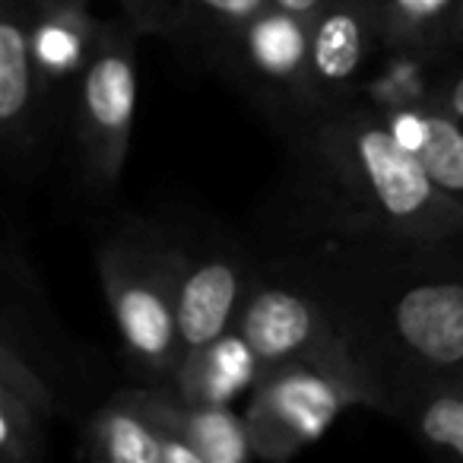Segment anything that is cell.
Segmentation results:
<instances>
[{"mask_svg":"<svg viewBox=\"0 0 463 463\" xmlns=\"http://www.w3.org/2000/svg\"><path fill=\"white\" fill-rule=\"evenodd\" d=\"M362 245L317 270L372 406L397 416L416 393L463 378V248Z\"/></svg>","mask_w":463,"mask_h":463,"instance_id":"cell-1","label":"cell"},{"mask_svg":"<svg viewBox=\"0 0 463 463\" xmlns=\"http://www.w3.org/2000/svg\"><path fill=\"white\" fill-rule=\"evenodd\" d=\"M317 213L353 241L463 248V210L393 137L378 109L343 102L289 128Z\"/></svg>","mask_w":463,"mask_h":463,"instance_id":"cell-2","label":"cell"},{"mask_svg":"<svg viewBox=\"0 0 463 463\" xmlns=\"http://www.w3.org/2000/svg\"><path fill=\"white\" fill-rule=\"evenodd\" d=\"M175 258L172 232L137 216L121 219L96 254L124 359L140 384H168L181 359Z\"/></svg>","mask_w":463,"mask_h":463,"instance_id":"cell-3","label":"cell"},{"mask_svg":"<svg viewBox=\"0 0 463 463\" xmlns=\"http://www.w3.org/2000/svg\"><path fill=\"white\" fill-rule=\"evenodd\" d=\"M349 406H372V387L353 355L267 368L245 406L254 450L260 460H289L321 441Z\"/></svg>","mask_w":463,"mask_h":463,"instance_id":"cell-4","label":"cell"},{"mask_svg":"<svg viewBox=\"0 0 463 463\" xmlns=\"http://www.w3.org/2000/svg\"><path fill=\"white\" fill-rule=\"evenodd\" d=\"M137 29L105 23L99 45L71 96V137L80 178L105 200L128 165L137 115Z\"/></svg>","mask_w":463,"mask_h":463,"instance_id":"cell-5","label":"cell"},{"mask_svg":"<svg viewBox=\"0 0 463 463\" xmlns=\"http://www.w3.org/2000/svg\"><path fill=\"white\" fill-rule=\"evenodd\" d=\"M235 330L245 336L264 372L296 359L353 355L321 270L302 260L254 270Z\"/></svg>","mask_w":463,"mask_h":463,"instance_id":"cell-6","label":"cell"},{"mask_svg":"<svg viewBox=\"0 0 463 463\" xmlns=\"http://www.w3.org/2000/svg\"><path fill=\"white\" fill-rule=\"evenodd\" d=\"M213 54L258 109L286 128L321 109L311 77V20L305 16L270 4L219 42Z\"/></svg>","mask_w":463,"mask_h":463,"instance_id":"cell-7","label":"cell"},{"mask_svg":"<svg viewBox=\"0 0 463 463\" xmlns=\"http://www.w3.org/2000/svg\"><path fill=\"white\" fill-rule=\"evenodd\" d=\"M175 308L181 353L210 346L235 330L258 264L222 239L175 235Z\"/></svg>","mask_w":463,"mask_h":463,"instance_id":"cell-8","label":"cell"},{"mask_svg":"<svg viewBox=\"0 0 463 463\" xmlns=\"http://www.w3.org/2000/svg\"><path fill=\"white\" fill-rule=\"evenodd\" d=\"M48 121L33 58V0H0V134L23 175L39 162Z\"/></svg>","mask_w":463,"mask_h":463,"instance_id":"cell-9","label":"cell"},{"mask_svg":"<svg viewBox=\"0 0 463 463\" xmlns=\"http://www.w3.org/2000/svg\"><path fill=\"white\" fill-rule=\"evenodd\" d=\"M80 454L92 463H203L149 403V387H124L90 416Z\"/></svg>","mask_w":463,"mask_h":463,"instance_id":"cell-10","label":"cell"},{"mask_svg":"<svg viewBox=\"0 0 463 463\" xmlns=\"http://www.w3.org/2000/svg\"><path fill=\"white\" fill-rule=\"evenodd\" d=\"M102 26L90 0H33V58L48 118L71 105Z\"/></svg>","mask_w":463,"mask_h":463,"instance_id":"cell-11","label":"cell"},{"mask_svg":"<svg viewBox=\"0 0 463 463\" xmlns=\"http://www.w3.org/2000/svg\"><path fill=\"white\" fill-rule=\"evenodd\" d=\"M374 42L372 0H327L311 16V77L321 109L353 102Z\"/></svg>","mask_w":463,"mask_h":463,"instance_id":"cell-12","label":"cell"},{"mask_svg":"<svg viewBox=\"0 0 463 463\" xmlns=\"http://www.w3.org/2000/svg\"><path fill=\"white\" fill-rule=\"evenodd\" d=\"M381 118L419 159L438 191L463 210V121L435 99L381 105Z\"/></svg>","mask_w":463,"mask_h":463,"instance_id":"cell-13","label":"cell"},{"mask_svg":"<svg viewBox=\"0 0 463 463\" xmlns=\"http://www.w3.org/2000/svg\"><path fill=\"white\" fill-rule=\"evenodd\" d=\"M146 387L162 425L191 444L203 463H245L258 457L245 412H235L225 403H187L165 384Z\"/></svg>","mask_w":463,"mask_h":463,"instance_id":"cell-14","label":"cell"},{"mask_svg":"<svg viewBox=\"0 0 463 463\" xmlns=\"http://www.w3.org/2000/svg\"><path fill=\"white\" fill-rule=\"evenodd\" d=\"M260 374H264V368H260L258 355L251 353V346L239 330H232L210 346L181 353L172 381L165 387H172L187 403L232 406V400L239 393L254 391Z\"/></svg>","mask_w":463,"mask_h":463,"instance_id":"cell-15","label":"cell"},{"mask_svg":"<svg viewBox=\"0 0 463 463\" xmlns=\"http://www.w3.org/2000/svg\"><path fill=\"white\" fill-rule=\"evenodd\" d=\"M378 45L391 52H435L454 45L463 0H372Z\"/></svg>","mask_w":463,"mask_h":463,"instance_id":"cell-16","label":"cell"},{"mask_svg":"<svg viewBox=\"0 0 463 463\" xmlns=\"http://www.w3.org/2000/svg\"><path fill=\"white\" fill-rule=\"evenodd\" d=\"M264 7H270V0H149L137 26L153 33H184L216 48Z\"/></svg>","mask_w":463,"mask_h":463,"instance_id":"cell-17","label":"cell"},{"mask_svg":"<svg viewBox=\"0 0 463 463\" xmlns=\"http://www.w3.org/2000/svg\"><path fill=\"white\" fill-rule=\"evenodd\" d=\"M403 425L431 450L463 460V378L416 393L397 412Z\"/></svg>","mask_w":463,"mask_h":463,"instance_id":"cell-18","label":"cell"},{"mask_svg":"<svg viewBox=\"0 0 463 463\" xmlns=\"http://www.w3.org/2000/svg\"><path fill=\"white\" fill-rule=\"evenodd\" d=\"M48 422L39 406L0 384V460L39 463L48 450Z\"/></svg>","mask_w":463,"mask_h":463,"instance_id":"cell-19","label":"cell"},{"mask_svg":"<svg viewBox=\"0 0 463 463\" xmlns=\"http://www.w3.org/2000/svg\"><path fill=\"white\" fill-rule=\"evenodd\" d=\"M431 99H435V102H441L444 109L454 111V115L463 121V73H454V77L444 80Z\"/></svg>","mask_w":463,"mask_h":463,"instance_id":"cell-20","label":"cell"},{"mask_svg":"<svg viewBox=\"0 0 463 463\" xmlns=\"http://www.w3.org/2000/svg\"><path fill=\"white\" fill-rule=\"evenodd\" d=\"M270 4H277V7L289 10V14H296V16H305V20H311V16H315L327 0H270Z\"/></svg>","mask_w":463,"mask_h":463,"instance_id":"cell-21","label":"cell"},{"mask_svg":"<svg viewBox=\"0 0 463 463\" xmlns=\"http://www.w3.org/2000/svg\"><path fill=\"white\" fill-rule=\"evenodd\" d=\"M128 7H130V16H134V26L143 20V14H146L149 7V0H128Z\"/></svg>","mask_w":463,"mask_h":463,"instance_id":"cell-22","label":"cell"},{"mask_svg":"<svg viewBox=\"0 0 463 463\" xmlns=\"http://www.w3.org/2000/svg\"><path fill=\"white\" fill-rule=\"evenodd\" d=\"M454 45H463V10H460V20L454 26Z\"/></svg>","mask_w":463,"mask_h":463,"instance_id":"cell-23","label":"cell"}]
</instances>
